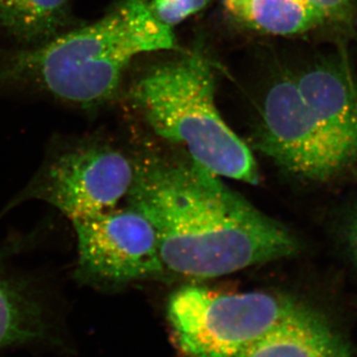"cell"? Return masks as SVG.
Returning <instances> with one entry per match:
<instances>
[{
  "label": "cell",
  "mask_w": 357,
  "mask_h": 357,
  "mask_svg": "<svg viewBox=\"0 0 357 357\" xmlns=\"http://www.w3.org/2000/svg\"><path fill=\"white\" fill-rule=\"evenodd\" d=\"M55 312L38 279L16 269L13 251L0 248V351L57 344Z\"/></svg>",
  "instance_id": "9c48e42d"
},
{
  "label": "cell",
  "mask_w": 357,
  "mask_h": 357,
  "mask_svg": "<svg viewBox=\"0 0 357 357\" xmlns=\"http://www.w3.org/2000/svg\"><path fill=\"white\" fill-rule=\"evenodd\" d=\"M326 20L351 24L356 14V0H305Z\"/></svg>",
  "instance_id": "5bb4252c"
},
{
  "label": "cell",
  "mask_w": 357,
  "mask_h": 357,
  "mask_svg": "<svg viewBox=\"0 0 357 357\" xmlns=\"http://www.w3.org/2000/svg\"><path fill=\"white\" fill-rule=\"evenodd\" d=\"M223 6L237 22L279 36L302 34L326 22L305 0H223Z\"/></svg>",
  "instance_id": "7c38bea8"
},
{
  "label": "cell",
  "mask_w": 357,
  "mask_h": 357,
  "mask_svg": "<svg viewBox=\"0 0 357 357\" xmlns=\"http://www.w3.org/2000/svg\"><path fill=\"white\" fill-rule=\"evenodd\" d=\"M256 145L276 165L307 180H328L349 166L289 75L268 89Z\"/></svg>",
  "instance_id": "52a82bcc"
},
{
  "label": "cell",
  "mask_w": 357,
  "mask_h": 357,
  "mask_svg": "<svg viewBox=\"0 0 357 357\" xmlns=\"http://www.w3.org/2000/svg\"><path fill=\"white\" fill-rule=\"evenodd\" d=\"M77 281L114 288L161 273L164 268L153 225L135 208H112L73 220Z\"/></svg>",
  "instance_id": "8992f818"
},
{
  "label": "cell",
  "mask_w": 357,
  "mask_h": 357,
  "mask_svg": "<svg viewBox=\"0 0 357 357\" xmlns=\"http://www.w3.org/2000/svg\"><path fill=\"white\" fill-rule=\"evenodd\" d=\"M162 24L172 27L199 13L211 0H143Z\"/></svg>",
  "instance_id": "4fadbf2b"
},
{
  "label": "cell",
  "mask_w": 357,
  "mask_h": 357,
  "mask_svg": "<svg viewBox=\"0 0 357 357\" xmlns=\"http://www.w3.org/2000/svg\"><path fill=\"white\" fill-rule=\"evenodd\" d=\"M294 77L305 102L349 166L357 156V81L344 54L318 59Z\"/></svg>",
  "instance_id": "ba28073f"
},
{
  "label": "cell",
  "mask_w": 357,
  "mask_h": 357,
  "mask_svg": "<svg viewBox=\"0 0 357 357\" xmlns=\"http://www.w3.org/2000/svg\"><path fill=\"white\" fill-rule=\"evenodd\" d=\"M128 206L153 225L165 270L217 278L295 255L281 223L192 161L149 158L135 164Z\"/></svg>",
  "instance_id": "6da1fadb"
},
{
  "label": "cell",
  "mask_w": 357,
  "mask_h": 357,
  "mask_svg": "<svg viewBox=\"0 0 357 357\" xmlns=\"http://www.w3.org/2000/svg\"><path fill=\"white\" fill-rule=\"evenodd\" d=\"M135 164L102 141L58 135L41 165L6 211L27 201L50 204L73 220L116 208L132 185Z\"/></svg>",
  "instance_id": "5b68a950"
},
{
  "label": "cell",
  "mask_w": 357,
  "mask_h": 357,
  "mask_svg": "<svg viewBox=\"0 0 357 357\" xmlns=\"http://www.w3.org/2000/svg\"><path fill=\"white\" fill-rule=\"evenodd\" d=\"M347 239L352 255L357 262V208L352 213L347 227Z\"/></svg>",
  "instance_id": "9a60e30c"
},
{
  "label": "cell",
  "mask_w": 357,
  "mask_h": 357,
  "mask_svg": "<svg viewBox=\"0 0 357 357\" xmlns=\"http://www.w3.org/2000/svg\"><path fill=\"white\" fill-rule=\"evenodd\" d=\"M176 48L143 0H119L100 20L35 46H0V96H31L95 109L116 95L130 61Z\"/></svg>",
  "instance_id": "7a4b0ae2"
},
{
  "label": "cell",
  "mask_w": 357,
  "mask_h": 357,
  "mask_svg": "<svg viewBox=\"0 0 357 357\" xmlns=\"http://www.w3.org/2000/svg\"><path fill=\"white\" fill-rule=\"evenodd\" d=\"M130 98L155 132L184 145L192 161L220 177L257 184L255 156L220 116L213 70L201 54L155 66Z\"/></svg>",
  "instance_id": "3957f363"
},
{
  "label": "cell",
  "mask_w": 357,
  "mask_h": 357,
  "mask_svg": "<svg viewBox=\"0 0 357 357\" xmlns=\"http://www.w3.org/2000/svg\"><path fill=\"white\" fill-rule=\"evenodd\" d=\"M306 307L281 294L217 293L188 286L169 300L168 319L185 357H237Z\"/></svg>",
  "instance_id": "277c9868"
},
{
  "label": "cell",
  "mask_w": 357,
  "mask_h": 357,
  "mask_svg": "<svg viewBox=\"0 0 357 357\" xmlns=\"http://www.w3.org/2000/svg\"><path fill=\"white\" fill-rule=\"evenodd\" d=\"M237 357H351V354L326 319L307 306Z\"/></svg>",
  "instance_id": "30bf717a"
},
{
  "label": "cell",
  "mask_w": 357,
  "mask_h": 357,
  "mask_svg": "<svg viewBox=\"0 0 357 357\" xmlns=\"http://www.w3.org/2000/svg\"><path fill=\"white\" fill-rule=\"evenodd\" d=\"M73 0H0V31L16 46H35L76 27Z\"/></svg>",
  "instance_id": "8fae6325"
}]
</instances>
